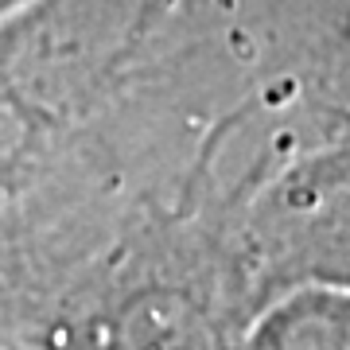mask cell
I'll use <instances>...</instances> for the list:
<instances>
[{"label":"cell","mask_w":350,"mask_h":350,"mask_svg":"<svg viewBox=\"0 0 350 350\" xmlns=\"http://www.w3.org/2000/svg\"><path fill=\"white\" fill-rule=\"evenodd\" d=\"M245 245L257 308L304 284L350 288V129L261 191Z\"/></svg>","instance_id":"1"},{"label":"cell","mask_w":350,"mask_h":350,"mask_svg":"<svg viewBox=\"0 0 350 350\" xmlns=\"http://www.w3.org/2000/svg\"><path fill=\"white\" fill-rule=\"evenodd\" d=\"M226 350H350V288H288L257 308Z\"/></svg>","instance_id":"2"}]
</instances>
